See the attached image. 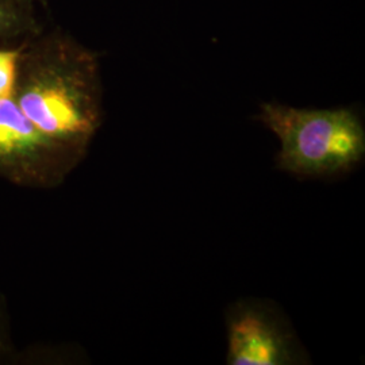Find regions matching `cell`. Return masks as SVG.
Segmentation results:
<instances>
[{
    "mask_svg": "<svg viewBox=\"0 0 365 365\" xmlns=\"http://www.w3.org/2000/svg\"><path fill=\"white\" fill-rule=\"evenodd\" d=\"M14 99L51 143L86 158L103 123L99 53L60 29L25 39Z\"/></svg>",
    "mask_w": 365,
    "mask_h": 365,
    "instance_id": "1",
    "label": "cell"
},
{
    "mask_svg": "<svg viewBox=\"0 0 365 365\" xmlns=\"http://www.w3.org/2000/svg\"><path fill=\"white\" fill-rule=\"evenodd\" d=\"M257 119L280 143L277 168L294 176H339L364 158V125L351 108L306 110L269 102L260 106Z\"/></svg>",
    "mask_w": 365,
    "mask_h": 365,
    "instance_id": "2",
    "label": "cell"
},
{
    "mask_svg": "<svg viewBox=\"0 0 365 365\" xmlns=\"http://www.w3.org/2000/svg\"><path fill=\"white\" fill-rule=\"evenodd\" d=\"M51 143L16 105L14 96L0 99V179L16 187L53 190L78 168Z\"/></svg>",
    "mask_w": 365,
    "mask_h": 365,
    "instance_id": "3",
    "label": "cell"
},
{
    "mask_svg": "<svg viewBox=\"0 0 365 365\" xmlns=\"http://www.w3.org/2000/svg\"><path fill=\"white\" fill-rule=\"evenodd\" d=\"M227 364H303L306 354L287 319L274 306L241 300L226 315Z\"/></svg>",
    "mask_w": 365,
    "mask_h": 365,
    "instance_id": "4",
    "label": "cell"
},
{
    "mask_svg": "<svg viewBox=\"0 0 365 365\" xmlns=\"http://www.w3.org/2000/svg\"><path fill=\"white\" fill-rule=\"evenodd\" d=\"M33 4L27 0H0V41L26 39L38 34L42 27Z\"/></svg>",
    "mask_w": 365,
    "mask_h": 365,
    "instance_id": "5",
    "label": "cell"
},
{
    "mask_svg": "<svg viewBox=\"0 0 365 365\" xmlns=\"http://www.w3.org/2000/svg\"><path fill=\"white\" fill-rule=\"evenodd\" d=\"M25 39L15 46H0V99L14 96L18 64Z\"/></svg>",
    "mask_w": 365,
    "mask_h": 365,
    "instance_id": "6",
    "label": "cell"
},
{
    "mask_svg": "<svg viewBox=\"0 0 365 365\" xmlns=\"http://www.w3.org/2000/svg\"><path fill=\"white\" fill-rule=\"evenodd\" d=\"M14 354L15 351H14L13 339H11L10 321L6 310V304L0 297V364L4 360H11Z\"/></svg>",
    "mask_w": 365,
    "mask_h": 365,
    "instance_id": "7",
    "label": "cell"
},
{
    "mask_svg": "<svg viewBox=\"0 0 365 365\" xmlns=\"http://www.w3.org/2000/svg\"><path fill=\"white\" fill-rule=\"evenodd\" d=\"M27 1H30V3H34L36 0H27ZM41 1H43V0H41Z\"/></svg>",
    "mask_w": 365,
    "mask_h": 365,
    "instance_id": "8",
    "label": "cell"
}]
</instances>
